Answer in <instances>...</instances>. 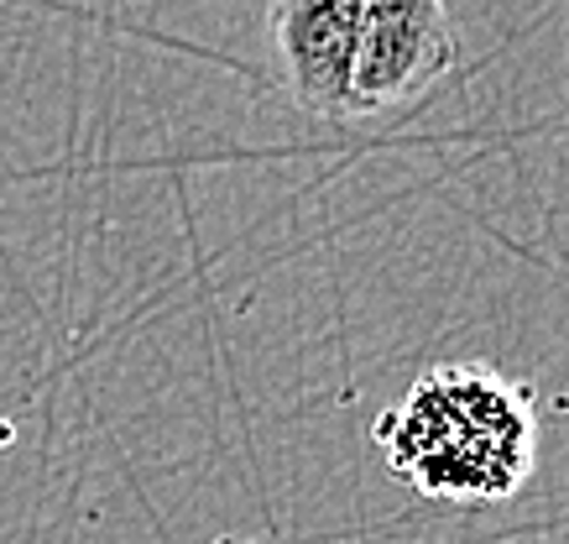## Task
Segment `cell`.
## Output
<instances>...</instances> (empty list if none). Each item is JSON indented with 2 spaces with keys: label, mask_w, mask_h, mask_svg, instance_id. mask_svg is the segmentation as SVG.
I'll use <instances>...</instances> for the list:
<instances>
[{
  "label": "cell",
  "mask_w": 569,
  "mask_h": 544,
  "mask_svg": "<svg viewBox=\"0 0 569 544\" xmlns=\"http://www.w3.org/2000/svg\"><path fill=\"white\" fill-rule=\"evenodd\" d=\"M381 466L429 503H501L533 476L538 419L518 383L481 362H449L418 377L377 424Z\"/></svg>",
  "instance_id": "obj_1"
},
{
  "label": "cell",
  "mask_w": 569,
  "mask_h": 544,
  "mask_svg": "<svg viewBox=\"0 0 569 544\" xmlns=\"http://www.w3.org/2000/svg\"><path fill=\"white\" fill-rule=\"evenodd\" d=\"M455 63H460V32L439 0H366L356 73H350V121L413 106Z\"/></svg>",
  "instance_id": "obj_2"
},
{
  "label": "cell",
  "mask_w": 569,
  "mask_h": 544,
  "mask_svg": "<svg viewBox=\"0 0 569 544\" xmlns=\"http://www.w3.org/2000/svg\"><path fill=\"white\" fill-rule=\"evenodd\" d=\"M366 0H282L267 11L282 85L309 116L350 121V73Z\"/></svg>",
  "instance_id": "obj_3"
}]
</instances>
